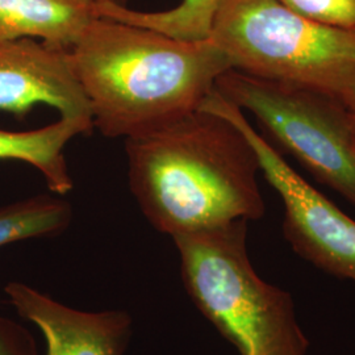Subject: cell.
Wrapping results in <instances>:
<instances>
[{
  "instance_id": "9c48e42d",
  "label": "cell",
  "mask_w": 355,
  "mask_h": 355,
  "mask_svg": "<svg viewBox=\"0 0 355 355\" xmlns=\"http://www.w3.org/2000/svg\"><path fill=\"white\" fill-rule=\"evenodd\" d=\"M96 0H0V40L35 38L69 51L98 17Z\"/></svg>"
},
{
  "instance_id": "8992f818",
  "label": "cell",
  "mask_w": 355,
  "mask_h": 355,
  "mask_svg": "<svg viewBox=\"0 0 355 355\" xmlns=\"http://www.w3.org/2000/svg\"><path fill=\"white\" fill-rule=\"evenodd\" d=\"M199 108L227 119L253 146L261 173L283 203V234L292 249L320 270L355 283L354 218L300 177L279 150L252 127L241 108L216 89Z\"/></svg>"
},
{
  "instance_id": "4fadbf2b",
  "label": "cell",
  "mask_w": 355,
  "mask_h": 355,
  "mask_svg": "<svg viewBox=\"0 0 355 355\" xmlns=\"http://www.w3.org/2000/svg\"><path fill=\"white\" fill-rule=\"evenodd\" d=\"M293 12L325 26L355 31V0H279Z\"/></svg>"
},
{
  "instance_id": "7a4b0ae2",
  "label": "cell",
  "mask_w": 355,
  "mask_h": 355,
  "mask_svg": "<svg viewBox=\"0 0 355 355\" xmlns=\"http://www.w3.org/2000/svg\"><path fill=\"white\" fill-rule=\"evenodd\" d=\"M69 58L89 99L94 127L135 137L198 110L232 67L207 38L186 41L95 17Z\"/></svg>"
},
{
  "instance_id": "3957f363",
  "label": "cell",
  "mask_w": 355,
  "mask_h": 355,
  "mask_svg": "<svg viewBox=\"0 0 355 355\" xmlns=\"http://www.w3.org/2000/svg\"><path fill=\"white\" fill-rule=\"evenodd\" d=\"M248 220L173 237L192 303L239 355H306L290 292L262 279L248 253Z\"/></svg>"
},
{
  "instance_id": "9a60e30c",
  "label": "cell",
  "mask_w": 355,
  "mask_h": 355,
  "mask_svg": "<svg viewBox=\"0 0 355 355\" xmlns=\"http://www.w3.org/2000/svg\"><path fill=\"white\" fill-rule=\"evenodd\" d=\"M349 110H350V114H352V120H353V128H354L355 133V105L352 107V108H349Z\"/></svg>"
},
{
  "instance_id": "52a82bcc",
  "label": "cell",
  "mask_w": 355,
  "mask_h": 355,
  "mask_svg": "<svg viewBox=\"0 0 355 355\" xmlns=\"http://www.w3.org/2000/svg\"><path fill=\"white\" fill-rule=\"evenodd\" d=\"M37 104L94 125L91 105L69 51L35 38L0 40V111L24 119Z\"/></svg>"
},
{
  "instance_id": "7c38bea8",
  "label": "cell",
  "mask_w": 355,
  "mask_h": 355,
  "mask_svg": "<svg viewBox=\"0 0 355 355\" xmlns=\"http://www.w3.org/2000/svg\"><path fill=\"white\" fill-rule=\"evenodd\" d=\"M71 221V204L58 195H38L0 207V248L58 236Z\"/></svg>"
},
{
  "instance_id": "8fae6325",
  "label": "cell",
  "mask_w": 355,
  "mask_h": 355,
  "mask_svg": "<svg viewBox=\"0 0 355 355\" xmlns=\"http://www.w3.org/2000/svg\"><path fill=\"white\" fill-rule=\"evenodd\" d=\"M224 0H180L171 10L142 12L116 1H96L99 17L148 28L170 37L186 41H203L209 37L216 13Z\"/></svg>"
},
{
  "instance_id": "2e32d148",
  "label": "cell",
  "mask_w": 355,
  "mask_h": 355,
  "mask_svg": "<svg viewBox=\"0 0 355 355\" xmlns=\"http://www.w3.org/2000/svg\"><path fill=\"white\" fill-rule=\"evenodd\" d=\"M96 1H103V0H96ZM108 1H116V3H120V4H124V0H108Z\"/></svg>"
},
{
  "instance_id": "ba28073f",
  "label": "cell",
  "mask_w": 355,
  "mask_h": 355,
  "mask_svg": "<svg viewBox=\"0 0 355 355\" xmlns=\"http://www.w3.org/2000/svg\"><path fill=\"white\" fill-rule=\"evenodd\" d=\"M20 318L41 330L45 355H125L133 334L127 311H82L64 304L37 288L11 282L4 287Z\"/></svg>"
},
{
  "instance_id": "30bf717a",
  "label": "cell",
  "mask_w": 355,
  "mask_h": 355,
  "mask_svg": "<svg viewBox=\"0 0 355 355\" xmlns=\"http://www.w3.org/2000/svg\"><path fill=\"white\" fill-rule=\"evenodd\" d=\"M94 125L79 119L62 117L51 125L26 132L0 128V159L21 161L37 168L51 193L64 196L74 187L64 158V146Z\"/></svg>"
},
{
  "instance_id": "5bb4252c",
  "label": "cell",
  "mask_w": 355,
  "mask_h": 355,
  "mask_svg": "<svg viewBox=\"0 0 355 355\" xmlns=\"http://www.w3.org/2000/svg\"><path fill=\"white\" fill-rule=\"evenodd\" d=\"M0 355H38L32 333L21 324L0 315Z\"/></svg>"
},
{
  "instance_id": "5b68a950",
  "label": "cell",
  "mask_w": 355,
  "mask_h": 355,
  "mask_svg": "<svg viewBox=\"0 0 355 355\" xmlns=\"http://www.w3.org/2000/svg\"><path fill=\"white\" fill-rule=\"evenodd\" d=\"M216 91L253 114L270 140L355 205V133L349 107L325 92L230 69Z\"/></svg>"
},
{
  "instance_id": "277c9868",
  "label": "cell",
  "mask_w": 355,
  "mask_h": 355,
  "mask_svg": "<svg viewBox=\"0 0 355 355\" xmlns=\"http://www.w3.org/2000/svg\"><path fill=\"white\" fill-rule=\"evenodd\" d=\"M208 38L234 70L355 105V31L306 19L279 0H224Z\"/></svg>"
},
{
  "instance_id": "6da1fadb",
  "label": "cell",
  "mask_w": 355,
  "mask_h": 355,
  "mask_svg": "<svg viewBox=\"0 0 355 355\" xmlns=\"http://www.w3.org/2000/svg\"><path fill=\"white\" fill-rule=\"evenodd\" d=\"M125 149L129 187L141 212L171 239L265 215L257 154L220 114L198 108L129 137Z\"/></svg>"
}]
</instances>
